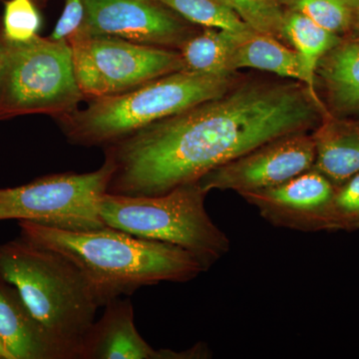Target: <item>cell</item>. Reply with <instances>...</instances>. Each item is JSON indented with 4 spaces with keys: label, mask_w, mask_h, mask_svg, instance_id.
Wrapping results in <instances>:
<instances>
[{
    "label": "cell",
    "mask_w": 359,
    "mask_h": 359,
    "mask_svg": "<svg viewBox=\"0 0 359 359\" xmlns=\"http://www.w3.org/2000/svg\"><path fill=\"white\" fill-rule=\"evenodd\" d=\"M359 230V173L335 189L332 231Z\"/></svg>",
    "instance_id": "cell-23"
},
{
    "label": "cell",
    "mask_w": 359,
    "mask_h": 359,
    "mask_svg": "<svg viewBox=\"0 0 359 359\" xmlns=\"http://www.w3.org/2000/svg\"><path fill=\"white\" fill-rule=\"evenodd\" d=\"M114 164L105 162L90 173L48 175L14 188L0 189V221L33 222L63 231L105 228L101 202Z\"/></svg>",
    "instance_id": "cell-7"
},
{
    "label": "cell",
    "mask_w": 359,
    "mask_h": 359,
    "mask_svg": "<svg viewBox=\"0 0 359 359\" xmlns=\"http://www.w3.org/2000/svg\"><path fill=\"white\" fill-rule=\"evenodd\" d=\"M217 1H219V2H222V4H224V2L223 1V0H217Z\"/></svg>",
    "instance_id": "cell-28"
},
{
    "label": "cell",
    "mask_w": 359,
    "mask_h": 359,
    "mask_svg": "<svg viewBox=\"0 0 359 359\" xmlns=\"http://www.w3.org/2000/svg\"><path fill=\"white\" fill-rule=\"evenodd\" d=\"M327 115L301 82L238 80L222 95L105 147L114 164L107 193L163 195L269 141L313 132Z\"/></svg>",
    "instance_id": "cell-1"
},
{
    "label": "cell",
    "mask_w": 359,
    "mask_h": 359,
    "mask_svg": "<svg viewBox=\"0 0 359 359\" xmlns=\"http://www.w3.org/2000/svg\"><path fill=\"white\" fill-rule=\"evenodd\" d=\"M236 32L205 28L194 33L179 48L187 71L204 74H233L230 69Z\"/></svg>",
    "instance_id": "cell-18"
},
{
    "label": "cell",
    "mask_w": 359,
    "mask_h": 359,
    "mask_svg": "<svg viewBox=\"0 0 359 359\" xmlns=\"http://www.w3.org/2000/svg\"><path fill=\"white\" fill-rule=\"evenodd\" d=\"M328 114L359 118V39L344 37L320 59L316 71Z\"/></svg>",
    "instance_id": "cell-14"
},
{
    "label": "cell",
    "mask_w": 359,
    "mask_h": 359,
    "mask_svg": "<svg viewBox=\"0 0 359 359\" xmlns=\"http://www.w3.org/2000/svg\"><path fill=\"white\" fill-rule=\"evenodd\" d=\"M313 134L301 132L259 146L205 174L199 183L205 192L233 191L238 195L285 183L313 169Z\"/></svg>",
    "instance_id": "cell-9"
},
{
    "label": "cell",
    "mask_w": 359,
    "mask_h": 359,
    "mask_svg": "<svg viewBox=\"0 0 359 359\" xmlns=\"http://www.w3.org/2000/svg\"><path fill=\"white\" fill-rule=\"evenodd\" d=\"M85 20L82 0H66L65 9L49 39L54 41H68L79 32Z\"/></svg>",
    "instance_id": "cell-24"
},
{
    "label": "cell",
    "mask_w": 359,
    "mask_h": 359,
    "mask_svg": "<svg viewBox=\"0 0 359 359\" xmlns=\"http://www.w3.org/2000/svg\"><path fill=\"white\" fill-rule=\"evenodd\" d=\"M347 37H351V39H359V15L358 18V20H356L355 25H354L353 26V32H351V34H349V36Z\"/></svg>",
    "instance_id": "cell-26"
},
{
    "label": "cell",
    "mask_w": 359,
    "mask_h": 359,
    "mask_svg": "<svg viewBox=\"0 0 359 359\" xmlns=\"http://www.w3.org/2000/svg\"><path fill=\"white\" fill-rule=\"evenodd\" d=\"M238 80L235 73L178 71L118 95L90 99L86 108L56 121L70 143L105 148L152 123L222 95Z\"/></svg>",
    "instance_id": "cell-4"
},
{
    "label": "cell",
    "mask_w": 359,
    "mask_h": 359,
    "mask_svg": "<svg viewBox=\"0 0 359 359\" xmlns=\"http://www.w3.org/2000/svg\"><path fill=\"white\" fill-rule=\"evenodd\" d=\"M78 85L86 98L118 95L185 69L178 50L107 35L68 40Z\"/></svg>",
    "instance_id": "cell-8"
},
{
    "label": "cell",
    "mask_w": 359,
    "mask_h": 359,
    "mask_svg": "<svg viewBox=\"0 0 359 359\" xmlns=\"http://www.w3.org/2000/svg\"><path fill=\"white\" fill-rule=\"evenodd\" d=\"M112 299L105 304L100 320L94 321L85 335L79 359H194L209 358L202 344L187 349L153 348L135 325L134 308L127 299Z\"/></svg>",
    "instance_id": "cell-12"
},
{
    "label": "cell",
    "mask_w": 359,
    "mask_h": 359,
    "mask_svg": "<svg viewBox=\"0 0 359 359\" xmlns=\"http://www.w3.org/2000/svg\"><path fill=\"white\" fill-rule=\"evenodd\" d=\"M41 18L32 0H8L4 4L1 39L25 43L39 36Z\"/></svg>",
    "instance_id": "cell-22"
},
{
    "label": "cell",
    "mask_w": 359,
    "mask_h": 359,
    "mask_svg": "<svg viewBox=\"0 0 359 359\" xmlns=\"http://www.w3.org/2000/svg\"><path fill=\"white\" fill-rule=\"evenodd\" d=\"M283 8L306 16L339 36H349L359 15V0H280Z\"/></svg>",
    "instance_id": "cell-19"
},
{
    "label": "cell",
    "mask_w": 359,
    "mask_h": 359,
    "mask_svg": "<svg viewBox=\"0 0 359 359\" xmlns=\"http://www.w3.org/2000/svg\"><path fill=\"white\" fill-rule=\"evenodd\" d=\"M82 2L85 6V20L74 36L107 35L136 43L179 50L184 42L196 33L191 22L157 0Z\"/></svg>",
    "instance_id": "cell-10"
},
{
    "label": "cell",
    "mask_w": 359,
    "mask_h": 359,
    "mask_svg": "<svg viewBox=\"0 0 359 359\" xmlns=\"http://www.w3.org/2000/svg\"><path fill=\"white\" fill-rule=\"evenodd\" d=\"M0 43H1V37H0Z\"/></svg>",
    "instance_id": "cell-29"
},
{
    "label": "cell",
    "mask_w": 359,
    "mask_h": 359,
    "mask_svg": "<svg viewBox=\"0 0 359 359\" xmlns=\"http://www.w3.org/2000/svg\"><path fill=\"white\" fill-rule=\"evenodd\" d=\"M2 42L0 121L29 114L56 119L79 108L86 97L78 85L67 41L39 35L25 43Z\"/></svg>",
    "instance_id": "cell-6"
},
{
    "label": "cell",
    "mask_w": 359,
    "mask_h": 359,
    "mask_svg": "<svg viewBox=\"0 0 359 359\" xmlns=\"http://www.w3.org/2000/svg\"><path fill=\"white\" fill-rule=\"evenodd\" d=\"M335 189L313 168L280 185L240 196L273 226L311 233L332 231Z\"/></svg>",
    "instance_id": "cell-11"
},
{
    "label": "cell",
    "mask_w": 359,
    "mask_h": 359,
    "mask_svg": "<svg viewBox=\"0 0 359 359\" xmlns=\"http://www.w3.org/2000/svg\"><path fill=\"white\" fill-rule=\"evenodd\" d=\"M157 1L192 25L236 33L254 30L230 6L217 0H157Z\"/></svg>",
    "instance_id": "cell-20"
},
{
    "label": "cell",
    "mask_w": 359,
    "mask_h": 359,
    "mask_svg": "<svg viewBox=\"0 0 359 359\" xmlns=\"http://www.w3.org/2000/svg\"><path fill=\"white\" fill-rule=\"evenodd\" d=\"M0 37H1V36H0ZM4 42H2V39H1V43H0V77H1L2 69H4Z\"/></svg>",
    "instance_id": "cell-27"
},
{
    "label": "cell",
    "mask_w": 359,
    "mask_h": 359,
    "mask_svg": "<svg viewBox=\"0 0 359 359\" xmlns=\"http://www.w3.org/2000/svg\"><path fill=\"white\" fill-rule=\"evenodd\" d=\"M18 224L21 238L74 264L101 306L148 285L191 282L205 271L192 254L178 245L135 237L109 226L74 231L28 221Z\"/></svg>",
    "instance_id": "cell-2"
},
{
    "label": "cell",
    "mask_w": 359,
    "mask_h": 359,
    "mask_svg": "<svg viewBox=\"0 0 359 359\" xmlns=\"http://www.w3.org/2000/svg\"><path fill=\"white\" fill-rule=\"evenodd\" d=\"M257 32L271 35L285 42V8L280 0H223Z\"/></svg>",
    "instance_id": "cell-21"
},
{
    "label": "cell",
    "mask_w": 359,
    "mask_h": 359,
    "mask_svg": "<svg viewBox=\"0 0 359 359\" xmlns=\"http://www.w3.org/2000/svg\"><path fill=\"white\" fill-rule=\"evenodd\" d=\"M313 137L314 170L335 186L359 173V118L325 116Z\"/></svg>",
    "instance_id": "cell-15"
},
{
    "label": "cell",
    "mask_w": 359,
    "mask_h": 359,
    "mask_svg": "<svg viewBox=\"0 0 359 359\" xmlns=\"http://www.w3.org/2000/svg\"><path fill=\"white\" fill-rule=\"evenodd\" d=\"M0 278L16 287L69 359H79L101 308L82 271L62 255L20 238L0 245Z\"/></svg>",
    "instance_id": "cell-3"
},
{
    "label": "cell",
    "mask_w": 359,
    "mask_h": 359,
    "mask_svg": "<svg viewBox=\"0 0 359 359\" xmlns=\"http://www.w3.org/2000/svg\"><path fill=\"white\" fill-rule=\"evenodd\" d=\"M0 340L14 359H69L15 287L0 278Z\"/></svg>",
    "instance_id": "cell-13"
},
{
    "label": "cell",
    "mask_w": 359,
    "mask_h": 359,
    "mask_svg": "<svg viewBox=\"0 0 359 359\" xmlns=\"http://www.w3.org/2000/svg\"><path fill=\"white\" fill-rule=\"evenodd\" d=\"M283 35L285 42L301 56L309 79V91L314 98L321 101L316 87V67L320 59L339 44L342 37L316 25L306 16L287 9H285L283 18Z\"/></svg>",
    "instance_id": "cell-17"
},
{
    "label": "cell",
    "mask_w": 359,
    "mask_h": 359,
    "mask_svg": "<svg viewBox=\"0 0 359 359\" xmlns=\"http://www.w3.org/2000/svg\"><path fill=\"white\" fill-rule=\"evenodd\" d=\"M207 195L199 181L160 196L107 193L101 202V216L109 228L178 245L208 271L228 254L231 241L208 214Z\"/></svg>",
    "instance_id": "cell-5"
},
{
    "label": "cell",
    "mask_w": 359,
    "mask_h": 359,
    "mask_svg": "<svg viewBox=\"0 0 359 359\" xmlns=\"http://www.w3.org/2000/svg\"><path fill=\"white\" fill-rule=\"evenodd\" d=\"M243 68L273 73L283 79L294 80L309 86L299 54L280 39L255 30L236 33L230 69L235 73Z\"/></svg>",
    "instance_id": "cell-16"
},
{
    "label": "cell",
    "mask_w": 359,
    "mask_h": 359,
    "mask_svg": "<svg viewBox=\"0 0 359 359\" xmlns=\"http://www.w3.org/2000/svg\"><path fill=\"white\" fill-rule=\"evenodd\" d=\"M0 359H14L13 356L7 351L6 347L2 344L1 340H0Z\"/></svg>",
    "instance_id": "cell-25"
}]
</instances>
